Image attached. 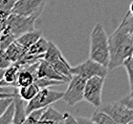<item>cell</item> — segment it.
Returning a JSON list of instances; mask_svg holds the SVG:
<instances>
[{"label":"cell","instance_id":"obj_15","mask_svg":"<svg viewBox=\"0 0 133 124\" xmlns=\"http://www.w3.org/2000/svg\"><path fill=\"white\" fill-rule=\"evenodd\" d=\"M41 37H43L41 31L34 30V31H30L28 33H25L24 34L20 35V37H17L15 39V41L17 43H19L21 46H23L24 48L29 49L31 46L33 45V44H35Z\"/></svg>","mask_w":133,"mask_h":124},{"label":"cell","instance_id":"obj_16","mask_svg":"<svg viewBox=\"0 0 133 124\" xmlns=\"http://www.w3.org/2000/svg\"><path fill=\"white\" fill-rule=\"evenodd\" d=\"M64 122V114L58 112L55 110L51 105L47 107L42 118L40 119L39 123H63Z\"/></svg>","mask_w":133,"mask_h":124},{"label":"cell","instance_id":"obj_12","mask_svg":"<svg viewBox=\"0 0 133 124\" xmlns=\"http://www.w3.org/2000/svg\"><path fill=\"white\" fill-rule=\"evenodd\" d=\"M20 71V65L17 63H12L9 68L5 70L4 79L0 81V87H14L18 88L17 77Z\"/></svg>","mask_w":133,"mask_h":124},{"label":"cell","instance_id":"obj_34","mask_svg":"<svg viewBox=\"0 0 133 124\" xmlns=\"http://www.w3.org/2000/svg\"><path fill=\"white\" fill-rule=\"evenodd\" d=\"M1 32L2 31H0V45H1Z\"/></svg>","mask_w":133,"mask_h":124},{"label":"cell","instance_id":"obj_19","mask_svg":"<svg viewBox=\"0 0 133 124\" xmlns=\"http://www.w3.org/2000/svg\"><path fill=\"white\" fill-rule=\"evenodd\" d=\"M90 119L92 123L95 124H116L108 114L99 108H96L95 112L90 116Z\"/></svg>","mask_w":133,"mask_h":124},{"label":"cell","instance_id":"obj_27","mask_svg":"<svg viewBox=\"0 0 133 124\" xmlns=\"http://www.w3.org/2000/svg\"><path fill=\"white\" fill-rule=\"evenodd\" d=\"M12 62L7 55L5 50H0V69H7L9 68Z\"/></svg>","mask_w":133,"mask_h":124},{"label":"cell","instance_id":"obj_24","mask_svg":"<svg viewBox=\"0 0 133 124\" xmlns=\"http://www.w3.org/2000/svg\"><path fill=\"white\" fill-rule=\"evenodd\" d=\"M65 82L58 81V80H55V79L46 78V77H38L35 80V84L38 86L39 89H44V88H49L50 86H54V85H61L64 84Z\"/></svg>","mask_w":133,"mask_h":124},{"label":"cell","instance_id":"obj_35","mask_svg":"<svg viewBox=\"0 0 133 124\" xmlns=\"http://www.w3.org/2000/svg\"><path fill=\"white\" fill-rule=\"evenodd\" d=\"M131 37H132V41H133V33H131Z\"/></svg>","mask_w":133,"mask_h":124},{"label":"cell","instance_id":"obj_6","mask_svg":"<svg viewBox=\"0 0 133 124\" xmlns=\"http://www.w3.org/2000/svg\"><path fill=\"white\" fill-rule=\"evenodd\" d=\"M70 70L72 75H79L85 79H89L97 76L106 77L109 71L108 67L103 66L97 61L91 59L90 57L82 63H79L76 66H71Z\"/></svg>","mask_w":133,"mask_h":124},{"label":"cell","instance_id":"obj_32","mask_svg":"<svg viewBox=\"0 0 133 124\" xmlns=\"http://www.w3.org/2000/svg\"><path fill=\"white\" fill-rule=\"evenodd\" d=\"M5 70L6 69H0V81L4 79V75H5Z\"/></svg>","mask_w":133,"mask_h":124},{"label":"cell","instance_id":"obj_10","mask_svg":"<svg viewBox=\"0 0 133 124\" xmlns=\"http://www.w3.org/2000/svg\"><path fill=\"white\" fill-rule=\"evenodd\" d=\"M46 2L47 0H17L12 12L37 19L42 13Z\"/></svg>","mask_w":133,"mask_h":124},{"label":"cell","instance_id":"obj_5","mask_svg":"<svg viewBox=\"0 0 133 124\" xmlns=\"http://www.w3.org/2000/svg\"><path fill=\"white\" fill-rule=\"evenodd\" d=\"M63 94L64 93H62V92L52 91L48 88L40 89L36 97H34L32 100L27 102V105H26L27 115L28 114H30L34 110L45 108V107H48L53 103L58 101L59 99H62Z\"/></svg>","mask_w":133,"mask_h":124},{"label":"cell","instance_id":"obj_8","mask_svg":"<svg viewBox=\"0 0 133 124\" xmlns=\"http://www.w3.org/2000/svg\"><path fill=\"white\" fill-rule=\"evenodd\" d=\"M108 114L115 121L116 124H127L132 123L133 121V110L127 107L121 101L110 102L103 104L99 108Z\"/></svg>","mask_w":133,"mask_h":124},{"label":"cell","instance_id":"obj_17","mask_svg":"<svg viewBox=\"0 0 133 124\" xmlns=\"http://www.w3.org/2000/svg\"><path fill=\"white\" fill-rule=\"evenodd\" d=\"M48 46H49V41L46 40L45 37H41L35 44H33L30 48L27 49L26 54L45 56V53L47 52V50H48Z\"/></svg>","mask_w":133,"mask_h":124},{"label":"cell","instance_id":"obj_2","mask_svg":"<svg viewBox=\"0 0 133 124\" xmlns=\"http://www.w3.org/2000/svg\"><path fill=\"white\" fill-rule=\"evenodd\" d=\"M89 57L103 66L108 67L110 61L109 37L101 23L95 25L90 33Z\"/></svg>","mask_w":133,"mask_h":124},{"label":"cell","instance_id":"obj_13","mask_svg":"<svg viewBox=\"0 0 133 124\" xmlns=\"http://www.w3.org/2000/svg\"><path fill=\"white\" fill-rule=\"evenodd\" d=\"M14 102H15V112L12 123H25V120L27 118V112H26V106H25V100L22 98L17 90H15L14 94Z\"/></svg>","mask_w":133,"mask_h":124},{"label":"cell","instance_id":"obj_33","mask_svg":"<svg viewBox=\"0 0 133 124\" xmlns=\"http://www.w3.org/2000/svg\"><path fill=\"white\" fill-rule=\"evenodd\" d=\"M128 11L130 12V13L133 15V1L130 3V5H129V9H128Z\"/></svg>","mask_w":133,"mask_h":124},{"label":"cell","instance_id":"obj_31","mask_svg":"<svg viewBox=\"0 0 133 124\" xmlns=\"http://www.w3.org/2000/svg\"><path fill=\"white\" fill-rule=\"evenodd\" d=\"M77 122H78V124H81V123H92V121H91L90 118H77Z\"/></svg>","mask_w":133,"mask_h":124},{"label":"cell","instance_id":"obj_21","mask_svg":"<svg viewBox=\"0 0 133 124\" xmlns=\"http://www.w3.org/2000/svg\"><path fill=\"white\" fill-rule=\"evenodd\" d=\"M17 0H0V19H7Z\"/></svg>","mask_w":133,"mask_h":124},{"label":"cell","instance_id":"obj_9","mask_svg":"<svg viewBox=\"0 0 133 124\" xmlns=\"http://www.w3.org/2000/svg\"><path fill=\"white\" fill-rule=\"evenodd\" d=\"M105 77L93 76L86 80L84 88V100L93 105L95 108L102 106V94Z\"/></svg>","mask_w":133,"mask_h":124},{"label":"cell","instance_id":"obj_11","mask_svg":"<svg viewBox=\"0 0 133 124\" xmlns=\"http://www.w3.org/2000/svg\"><path fill=\"white\" fill-rule=\"evenodd\" d=\"M38 77H46V78L55 79L58 81H63L65 83H68L67 79L62 76L61 74H58L55 68L49 63L48 61L45 60L44 58L40 59L38 69H37V78Z\"/></svg>","mask_w":133,"mask_h":124},{"label":"cell","instance_id":"obj_28","mask_svg":"<svg viewBox=\"0 0 133 124\" xmlns=\"http://www.w3.org/2000/svg\"><path fill=\"white\" fill-rule=\"evenodd\" d=\"M12 100H14V97H5V98H1L0 99V118H1V115H3V113L7 109V107L11 104Z\"/></svg>","mask_w":133,"mask_h":124},{"label":"cell","instance_id":"obj_36","mask_svg":"<svg viewBox=\"0 0 133 124\" xmlns=\"http://www.w3.org/2000/svg\"><path fill=\"white\" fill-rule=\"evenodd\" d=\"M131 94H133V93H131Z\"/></svg>","mask_w":133,"mask_h":124},{"label":"cell","instance_id":"obj_23","mask_svg":"<svg viewBox=\"0 0 133 124\" xmlns=\"http://www.w3.org/2000/svg\"><path fill=\"white\" fill-rule=\"evenodd\" d=\"M46 109H47V107L32 111L30 114H28L27 118H26V120H25V123H29V124L39 123L40 119H41V118H42V115L44 114Z\"/></svg>","mask_w":133,"mask_h":124},{"label":"cell","instance_id":"obj_7","mask_svg":"<svg viewBox=\"0 0 133 124\" xmlns=\"http://www.w3.org/2000/svg\"><path fill=\"white\" fill-rule=\"evenodd\" d=\"M36 20V19L33 17H28L12 12L6 20V26L16 39L25 33L36 30L35 29Z\"/></svg>","mask_w":133,"mask_h":124},{"label":"cell","instance_id":"obj_29","mask_svg":"<svg viewBox=\"0 0 133 124\" xmlns=\"http://www.w3.org/2000/svg\"><path fill=\"white\" fill-rule=\"evenodd\" d=\"M120 101H121L123 104H124L127 107H128V108L133 110V94H131V93H130L129 94L125 96L124 97H123Z\"/></svg>","mask_w":133,"mask_h":124},{"label":"cell","instance_id":"obj_22","mask_svg":"<svg viewBox=\"0 0 133 124\" xmlns=\"http://www.w3.org/2000/svg\"><path fill=\"white\" fill-rule=\"evenodd\" d=\"M15 102L12 100L11 104H10L7 109L5 110V112L3 113V115L0 118V124H9L12 123L14 120V116H15Z\"/></svg>","mask_w":133,"mask_h":124},{"label":"cell","instance_id":"obj_20","mask_svg":"<svg viewBox=\"0 0 133 124\" xmlns=\"http://www.w3.org/2000/svg\"><path fill=\"white\" fill-rule=\"evenodd\" d=\"M39 88L38 86H36L35 83L31 85H28V86H23V87H19L18 88V94L19 96L25 100V101H30L36 97L37 93L39 92Z\"/></svg>","mask_w":133,"mask_h":124},{"label":"cell","instance_id":"obj_4","mask_svg":"<svg viewBox=\"0 0 133 124\" xmlns=\"http://www.w3.org/2000/svg\"><path fill=\"white\" fill-rule=\"evenodd\" d=\"M84 77L79 75H73L68 82V88L64 92L62 99L67 105L72 107L84 99V88L86 84Z\"/></svg>","mask_w":133,"mask_h":124},{"label":"cell","instance_id":"obj_25","mask_svg":"<svg viewBox=\"0 0 133 124\" xmlns=\"http://www.w3.org/2000/svg\"><path fill=\"white\" fill-rule=\"evenodd\" d=\"M127 70V76H128V81H129V88L130 92L133 93V55L128 57L124 61V66Z\"/></svg>","mask_w":133,"mask_h":124},{"label":"cell","instance_id":"obj_30","mask_svg":"<svg viewBox=\"0 0 133 124\" xmlns=\"http://www.w3.org/2000/svg\"><path fill=\"white\" fill-rule=\"evenodd\" d=\"M64 124H68V123H74V124H78L77 122V118L75 116H73L72 115H70L68 113H65L64 114Z\"/></svg>","mask_w":133,"mask_h":124},{"label":"cell","instance_id":"obj_18","mask_svg":"<svg viewBox=\"0 0 133 124\" xmlns=\"http://www.w3.org/2000/svg\"><path fill=\"white\" fill-rule=\"evenodd\" d=\"M35 79H36V77L31 71H29L26 67L20 66V71H19L17 77L18 88L33 84V83H35Z\"/></svg>","mask_w":133,"mask_h":124},{"label":"cell","instance_id":"obj_26","mask_svg":"<svg viewBox=\"0 0 133 124\" xmlns=\"http://www.w3.org/2000/svg\"><path fill=\"white\" fill-rule=\"evenodd\" d=\"M121 24L128 33H133V15L130 13L129 11H127V12L125 13Z\"/></svg>","mask_w":133,"mask_h":124},{"label":"cell","instance_id":"obj_3","mask_svg":"<svg viewBox=\"0 0 133 124\" xmlns=\"http://www.w3.org/2000/svg\"><path fill=\"white\" fill-rule=\"evenodd\" d=\"M44 59L48 61L58 74H61V76H64L67 79V81H70V79L72 78L73 76L71 70H70L71 65L68 63L66 58L63 56L61 50L58 48V46L52 41H49L48 50L45 53Z\"/></svg>","mask_w":133,"mask_h":124},{"label":"cell","instance_id":"obj_14","mask_svg":"<svg viewBox=\"0 0 133 124\" xmlns=\"http://www.w3.org/2000/svg\"><path fill=\"white\" fill-rule=\"evenodd\" d=\"M5 51H6L7 55L9 56V58L11 59L12 63H17V62L21 60V58L25 55L26 52H27V49L24 48L23 46H21L19 43H17L15 40Z\"/></svg>","mask_w":133,"mask_h":124},{"label":"cell","instance_id":"obj_1","mask_svg":"<svg viewBox=\"0 0 133 124\" xmlns=\"http://www.w3.org/2000/svg\"><path fill=\"white\" fill-rule=\"evenodd\" d=\"M109 71L124 66V61L133 55L131 33H128L122 24L109 37Z\"/></svg>","mask_w":133,"mask_h":124}]
</instances>
